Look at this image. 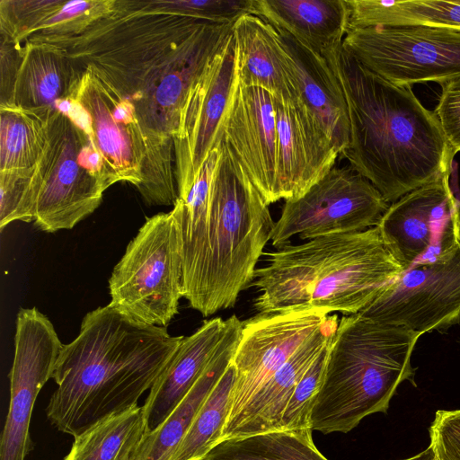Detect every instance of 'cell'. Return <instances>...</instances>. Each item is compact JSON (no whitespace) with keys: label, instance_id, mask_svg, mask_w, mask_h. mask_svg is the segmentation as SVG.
Here are the masks:
<instances>
[{"label":"cell","instance_id":"cell-1","mask_svg":"<svg viewBox=\"0 0 460 460\" xmlns=\"http://www.w3.org/2000/svg\"><path fill=\"white\" fill-rule=\"evenodd\" d=\"M176 203L182 297L204 317L234 306L253 281L256 264L271 240L275 222L269 206L220 138Z\"/></svg>","mask_w":460,"mask_h":460},{"label":"cell","instance_id":"cell-2","mask_svg":"<svg viewBox=\"0 0 460 460\" xmlns=\"http://www.w3.org/2000/svg\"><path fill=\"white\" fill-rule=\"evenodd\" d=\"M323 56L347 103L349 141L341 155L388 204L450 174L455 155L439 120L411 86L370 71L342 43Z\"/></svg>","mask_w":460,"mask_h":460},{"label":"cell","instance_id":"cell-3","mask_svg":"<svg viewBox=\"0 0 460 460\" xmlns=\"http://www.w3.org/2000/svg\"><path fill=\"white\" fill-rule=\"evenodd\" d=\"M184 336L146 324L111 305L83 318L79 334L63 345L46 407L59 431L75 437L99 420L138 405L172 358Z\"/></svg>","mask_w":460,"mask_h":460},{"label":"cell","instance_id":"cell-4","mask_svg":"<svg viewBox=\"0 0 460 460\" xmlns=\"http://www.w3.org/2000/svg\"><path fill=\"white\" fill-rule=\"evenodd\" d=\"M250 287L258 314L289 311L358 314L403 271L377 226L316 237L268 252Z\"/></svg>","mask_w":460,"mask_h":460},{"label":"cell","instance_id":"cell-5","mask_svg":"<svg viewBox=\"0 0 460 460\" xmlns=\"http://www.w3.org/2000/svg\"><path fill=\"white\" fill-rule=\"evenodd\" d=\"M209 22L152 9L147 1L115 0L81 33L54 44L83 71L128 99L137 119L162 83L192 53Z\"/></svg>","mask_w":460,"mask_h":460},{"label":"cell","instance_id":"cell-6","mask_svg":"<svg viewBox=\"0 0 460 460\" xmlns=\"http://www.w3.org/2000/svg\"><path fill=\"white\" fill-rule=\"evenodd\" d=\"M420 336L359 314L342 316L311 409L310 429L347 433L367 415L386 413L401 383L416 386L411 358Z\"/></svg>","mask_w":460,"mask_h":460},{"label":"cell","instance_id":"cell-7","mask_svg":"<svg viewBox=\"0 0 460 460\" xmlns=\"http://www.w3.org/2000/svg\"><path fill=\"white\" fill-rule=\"evenodd\" d=\"M58 110L89 135L111 185L127 181L147 205L174 206L179 199L174 146L148 138L128 99L85 70L74 95Z\"/></svg>","mask_w":460,"mask_h":460},{"label":"cell","instance_id":"cell-8","mask_svg":"<svg viewBox=\"0 0 460 460\" xmlns=\"http://www.w3.org/2000/svg\"><path fill=\"white\" fill-rule=\"evenodd\" d=\"M181 210L148 217L109 279L110 305L135 321L165 327L182 297Z\"/></svg>","mask_w":460,"mask_h":460},{"label":"cell","instance_id":"cell-9","mask_svg":"<svg viewBox=\"0 0 460 460\" xmlns=\"http://www.w3.org/2000/svg\"><path fill=\"white\" fill-rule=\"evenodd\" d=\"M87 136L59 110L48 119L46 147L36 166L39 191L33 220L44 232L72 229L102 200L104 166Z\"/></svg>","mask_w":460,"mask_h":460},{"label":"cell","instance_id":"cell-10","mask_svg":"<svg viewBox=\"0 0 460 460\" xmlns=\"http://www.w3.org/2000/svg\"><path fill=\"white\" fill-rule=\"evenodd\" d=\"M343 49L399 85L460 76V31L425 25L372 26L347 31Z\"/></svg>","mask_w":460,"mask_h":460},{"label":"cell","instance_id":"cell-11","mask_svg":"<svg viewBox=\"0 0 460 460\" xmlns=\"http://www.w3.org/2000/svg\"><path fill=\"white\" fill-rule=\"evenodd\" d=\"M389 204L374 185L350 167H333L303 196L286 200L272 231L280 248L300 239L357 233L378 225Z\"/></svg>","mask_w":460,"mask_h":460},{"label":"cell","instance_id":"cell-12","mask_svg":"<svg viewBox=\"0 0 460 460\" xmlns=\"http://www.w3.org/2000/svg\"><path fill=\"white\" fill-rule=\"evenodd\" d=\"M420 335L460 321V243L403 270L359 313Z\"/></svg>","mask_w":460,"mask_h":460},{"label":"cell","instance_id":"cell-13","mask_svg":"<svg viewBox=\"0 0 460 460\" xmlns=\"http://www.w3.org/2000/svg\"><path fill=\"white\" fill-rule=\"evenodd\" d=\"M449 175L389 205L376 226L384 244L403 270L460 243V202Z\"/></svg>","mask_w":460,"mask_h":460},{"label":"cell","instance_id":"cell-14","mask_svg":"<svg viewBox=\"0 0 460 460\" xmlns=\"http://www.w3.org/2000/svg\"><path fill=\"white\" fill-rule=\"evenodd\" d=\"M14 356L9 373L10 401L0 443V460H25L33 450L31 419L39 393L63 348L50 320L36 307L17 314Z\"/></svg>","mask_w":460,"mask_h":460},{"label":"cell","instance_id":"cell-15","mask_svg":"<svg viewBox=\"0 0 460 460\" xmlns=\"http://www.w3.org/2000/svg\"><path fill=\"white\" fill-rule=\"evenodd\" d=\"M322 311L257 314L243 322L233 357L236 379L227 421L232 423L257 391L326 321Z\"/></svg>","mask_w":460,"mask_h":460},{"label":"cell","instance_id":"cell-16","mask_svg":"<svg viewBox=\"0 0 460 460\" xmlns=\"http://www.w3.org/2000/svg\"><path fill=\"white\" fill-rule=\"evenodd\" d=\"M233 33L208 64L190 91L180 128L173 138L178 196L196 179L208 155L217 145L220 126L235 83Z\"/></svg>","mask_w":460,"mask_h":460},{"label":"cell","instance_id":"cell-17","mask_svg":"<svg viewBox=\"0 0 460 460\" xmlns=\"http://www.w3.org/2000/svg\"><path fill=\"white\" fill-rule=\"evenodd\" d=\"M219 138L265 203L269 206L279 200L273 96L262 88L244 86L235 78L220 126Z\"/></svg>","mask_w":460,"mask_h":460},{"label":"cell","instance_id":"cell-18","mask_svg":"<svg viewBox=\"0 0 460 460\" xmlns=\"http://www.w3.org/2000/svg\"><path fill=\"white\" fill-rule=\"evenodd\" d=\"M277 126L279 199L303 196L333 167L340 155L332 139L296 100L273 97Z\"/></svg>","mask_w":460,"mask_h":460},{"label":"cell","instance_id":"cell-19","mask_svg":"<svg viewBox=\"0 0 460 460\" xmlns=\"http://www.w3.org/2000/svg\"><path fill=\"white\" fill-rule=\"evenodd\" d=\"M273 28L296 99L341 155L349 141V123L346 100L334 73L323 56L285 31Z\"/></svg>","mask_w":460,"mask_h":460},{"label":"cell","instance_id":"cell-20","mask_svg":"<svg viewBox=\"0 0 460 460\" xmlns=\"http://www.w3.org/2000/svg\"><path fill=\"white\" fill-rule=\"evenodd\" d=\"M338 324L336 314L328 315L322 326L257 391L236 419L224 428L220 441L279 430L284 410L296 385L332 340Z\"/></svg>","mask_w":460,"mask_h":460},{"label":"cell","instance_id":"cell-21","mask_svg":"<svg viewBox=\"0 0 460 460\" xmlns=\"http://www.w3.org/2000/svg\"><path fill=\"white\" fill-rule=\"evenodd\" d=\"M22 58L6 105L49 119L70 99L84 75L61 48L43 42L22 43Z\"/></svg>","mask_w":460,"mask_h":460},{"label":"cell","instance_id":"cell-22","mask_svg":"<svg viewBox=\"0 0 460 460\" xmlns=\"http://www.w3.org/2000/svg\"><path fill=\"white\" fill-rule=\"evenodd\" d=\"M242 329L243 322L236 315L226 320L224 333L203 373L164 421L145 434L130 460H170L205 400L231 364Z\"/></svg>","mask_w":460,"mask_h":460},{"label":"cell","instance_id":"cell-23","mask_svg":"<svg viewBox=\"0 0 460 460\" xmlns=\"http://www.w3.org/2000/svg\"><path fill=\"white\" fill-rule=\"evenodd\" d=\"M225 328L226 320L216 317L183 337L142 406L146 433L160 426L190 392L209 362Z\"/></svg>","mask_w":460,"mask_h":460},{"label":"cell","instance_id":"cell-24","mask_svg":"<svg viewBox=\"0 0 460 460\" xmlns=\"http://www.w3.org/2000/svg\"><path fill=\"white\" fill-rule=\"evenodd\" d=\"M252 14L322 56L342 43L348 29L344 0H252Z\"/></svg>","mask_w":460,"mask_h":460},{"label":"cell","instance_id":"cell-25","mask_svg":"<svg viewBox=\"0 0 460 460\" xmlns=\"http://www.w3.org/2000/svg\"><path fill=\"white\" fill-rule=\"evenodd\" d=\"M235 75L244 86L268 91L281 100H296L275 29L255 14L241 16L233 25Z\"/></svg>","mask_w":460,"mask_h":460},{"label":"cell","instance_id":"cell-26","mask_svg":"<svg viewBox=\"0 0 460 460\" xmlns=\"http://www.w3.org/2000/svg\"><path fill=\"white\" fill-rule=\"evenodd\" d=\"M347 31L372 26L425 25L460 31V1L344 0Z\"/></svg>","mask_w":460,"mask_h":460},{"label":"cell","instance_id":"cell-27","mask_svg":"<svg viewBox=\"0 0 460 460\" xmlns=\"http://www.w3.org/2000/svg\"><path fill=\"white\" fill-rule=\"evenodd\" d=\"M145 434L142 406L136 405L74 437L63 460H130Z\"/></svg>","mask_w":460,"mask_h":460},{"label":"cell","instance_id":"cell-28","mask_svg":"<svg viewBox=\"0 0 460 460\" xmlns=\"http://www.w3.org/2000/svg\"><path fill=\"white\" fill-rule=\"evenodd\" d=\"M311 429L271 430L219 441L202 460H328Z\"/></svg>","mask_w":460,"mask_h":460},{"label":"cell","instance_id":"cell-29","mask_svg":"<svg viewBox=\"0 0 460 460\" xmlns=\"http://www.w3.org/2000/svg\"><path fill=\"white\" fill-rule=\"evenodd\" d=\"M48 119L0 106V172L34 169L47 143Z\"/></svg>","mask_w":460,"mask_h":460},{"label":"cell","instance_id":"cell-30","mask_svg":"<svg viewBox=\"0 0 460 460\" xmlns=\"http://www.w3.org/2000/svg\"><path fill=\"white\" fill-rule=\"evenodd\" d=\"M235 379L236 369L231 362L170 460H202L220 441L231 410Z\"/></svg>","mask_w":460,"mask_h":460},{"label":"cell","instance_id":"cell-31","mask_svg":"<svg viewBox=\"0 0 460 460\" xmlns=\"http://www.w3.org/2000/svg\"><path fill=\"white\" fill-rule=\"evenodd\" d=\"M114 4L115 0H60L25 41L40 42L75 36L110 13Z\"/></svg>","mask_w":460,"mask_h":460},{"label":"cell","instance_id":"cell-32","mask_svg":"<svg viewBox=\"0 0 460 460\" xmlns=\"http://www.w3.org/2000/svg\"><path fill=\"white\" fill-rule=\"evenodd\" d=\"M39 186L36 167L0 172V230L13 221L34 220Z\"/></svg>","mask_w":460,"mask_h":460},{"label":"cell","instance_id":"cell-33","mask_svg":"<svg viewBox=\"0 0 460 460\" xmlns=\"http://www.w3.org/2000/svg\"><path fill=\"white\" fill-rule=\"evenodd\" d=\"M332 341V340L322 350L296 385L284 410L279 429H310V412L323 380Z\"/></svg>","mask_w":460,"mask_h":460},{"label":"cell","instance_id":"cell-34","mask_svg":"<svg viewBox=\"0 0 460 460\" xmlns=\"http://www.w3.org/2000/svg\"><path fill=\"white\" fill-rule=\"evenodd\" d=\"M147 4L155 11L219 24H233L252 9V0H155Z\"/></svg>","mask_w":460,"mask_h":460},{"label":"cell","instance_id":"cell-35","mask_svg":"<svg viewBox=\"0 0 460 460\" xmlns=\"http://www.w3.org/2000/svg\"><path fill=\"white\" fill-rule=\"evenodd\" d=\"M60 0H1V35L22 44Z\"/></svg>","mask_w":460,"mask_h":460},{"label":"cell","instance_id":"cell-36","mask_svg":"<svg viewBox=\"0 0 460 460\" xmlns=\"http://www.w3.org/2000/svg\"><path fill=\"white\" fill-rule=\"evenodd\" d=\"M437 460H460V410H439L429 427Z\"/></svg>","mask_w":460,"mask_h":460},{"label":"cell","instance_id":"cell-37","mask_svg":"<svg viewBox=\"0 0 460 460\" xmlns=\"http://www.w3.org/2000/svg\"><path fill=\"white\" fill-rule=\"evenodd\" d=\"M441 94L433 111L455 155L460 151V76L439 83Z\"/></svg>","mask_w":460,"mask_h":460},{"label":"cell","instance_id":"cell-38","mask_svg":"<svg viewBox=\"0 0 460 460\" xmlns=\"http://www.w3.org/2000/svg\"><path fill=\"white\" fill-rule=\"evenodd\" d=\"M22 44L1 35L0 105H6L10 100L15 77L22 58Z\"/></svg>","mask_w":460,"mask_h":460},{"label":"cell","instance_id":"cell-39","mask_svg":"<svg viewBox=\"0 0 460 460\" xmlns=\"http://www.w3.org/2000/svg\"><path fill=\"white\" fill-rule=\"evenodd\" d=\"M403 460H437L435 456V453L430 446H429L424 451L421 453L407 458Z\"/></svg>","mask_w":460,"mask_h":460}]
</instances>
